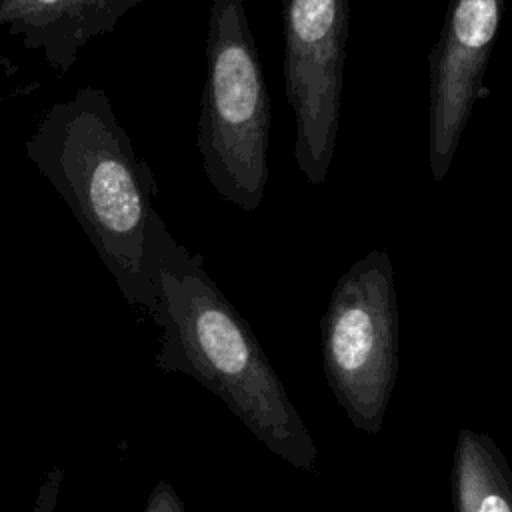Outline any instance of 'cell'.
I'll return each mask as SVG.
<instances>
[{
    "label": "cell",
    "mask_w": 512,
    "mask_h": 512,
    "mask_svg": "<svg viewBox=\"0 0 512 512\" xmlns=\"http://www.w3.org/2000/svg\"><path fill=\"white\" fill-rule=\"evenodd\" d=\"M162 222L152 240V320L162 338V372L194 378L284 462L316 472V444L256 334L202 266Z\"/></svg>",
    "instance_id": "obj_1"
},
{
    "label": "cell",
    "mask_w": 512,
    "mask_h": 512,
    "mask_svg": "<svg viewBox=\"0 0 512 512\" xmlns=\"http://www.w3.org/2000/svg\"><path fill=\"white\" fill-rule=\"evenodd\" d=\"M24 156L70 208L124 300L152 316L150 252L164 220L152 204L154 176L108 94L82 86L50 104L24 142Z\"/></svg>",
    "instance_id": "obj_2"
},
{
    "label": "cell",
    "mask_w": 512,
    "mask_h": 512,
    "mask_svg": "<svg viewBox=\"0 0 512 512\" xmlns=\"http://www.w3.org/2000/svg\"><path fill=\"white\" fill-rule=\"evenodd\" d=\"M272 104L244 0H212L196 144L208 184L244 212L262 204Z\"/></svg>",
    "instance_id": "obj_3"
},
{
    "label": "cell",
    "mask_w": 512,
    "mask_h": 512,
    "mask_svg": "<svg viewBox=\"0 0 512 512\" xmlns=\"http://www.w3.org/2000/svg\"><path fill=\"white\" fill-rule=\"evenodd\" d=\"M398 340L392 260L384 248H374L338 278L322 316V366L328 386L362 432L382 430L398 376Z\"/></svg>",
    "instance_id": "obj_4"
},
{
    "label": "cell",
    "mask_w": 512,
    "mask_h": 512,
    "mask_svg": "<svg viewBox=\"0 0 512 512\" xmlns=\"http://www.w3.org/2000/svg\"><path fill=\"white\" fill-rule=\"evenodd\" d=\"M284 92L294 114V160L312 186L336 150L350 0H284Z\"/></svg>",
    "instance_id": "obj_5"
},
{
    "label": "cell",
    "mask_w": 512,
    "mask_h": 512,
    "mask_svg": "<svg viewBox=\"0 0 512 512\" xmlns=\"http://www.w3.org/2000/svg\"><path fill=\"white\" fill-rule=\"evenodd\" d=\"M506 0H448L436 44L428 54V166L442 182L484 84Z\"/></svg>",
    "instance_id": "obj_6"
},
{
    "label": "cell",
    "mask_w": 512,
    "mask_h": 512,
    "mask_svg": "<svg viewBox=\"0 0 512 512\" xmlns=\"http://www.w3.org/2000/svg\"><path fill=\"white\" fill-rule=\"evenodd\" d=\"M142 0H0V34L66 76L80 50L116 30Z\"/></svg>",
    "instance_id": "obj_7"
},
{
    "label": "cell",
    "mask_w": 512,
    "mask_h": 512,
    "mask_svg": "<svg viewBox=\"0 0 512 512\" xmlns=\"http://www.w3.org/2000/svg\"><path fill=\"white\" fill-rule=\"evenodd\" d=\"M144 512H184V504L170 482L158 480L146 500Z\"/></svg>",
    "instance_id": "obj_8"
},
{
    "label": "cell",
    "mask_w": 512,
    "mask_h": 512,
    "mask_svg": "<svg viewBox=\"0 0 512 512\" xmlns=\"http://www.w3.org/2000/svg\"><path fill=\"white\" fill-rule=\"evenodd\" d=\"M60 480H62V472L60 470H52L40 492H38V500H36V506H34V512H52L54 510V504H56V498H58V488H60Z\"/></svg>",
    "instance_id": "obj_9"
}]
</instances>
